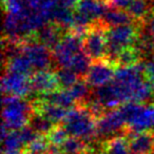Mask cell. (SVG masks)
<instances>
[{
    "instance_id": "30",
    "label": "cell",
    "mask_w": 154,
    "mask_h": 154,
    "mask_svg": "<svg viewBox=\"0 0 154 154\" xmlns=\"http://www.w3.org/2000/svg\"><path fill=\"white\" fill-rule=\"evenodd\" d=\"M26 0H3L5 12H18L26 9Z\"/></svg>"
},
{
    "instance_id": "31",
    "label": "cell",
    "mask_w": 154,
    "mask_h": 154,
    "mask_svg": "<svg viewBox=\"0 0 154 154\" xmlns=\"http://www.w3.org/2000/svg\"><path fill=\"white\" fill-rule=\"evenodd\" d=\"M145 36L147 37V39L150 41L152 48L154 50V16L150 17L148 19V22L146 24V34Z\"/></svg>"
},
{
    "instance_id": "9",
    "label": "cell",
    "mask_w": 154,
    "mask_h": 154,
    "mask_svg": "<svg viewBox=\"0 0 154 154\" xmlns=\"http://www.w3.org/2000/svg\"><path fill=\"white\" fill-rule=\"evenodd\" d=\"M114 64L106 59L93 61L86 75V82L92 88H101L113 80L115 75Z\"/></svg>"
},
{
    "instance_id": "28",
    "label": "cell",
    "mask_w": 154,
    "mask_h": 154,
    "mask_svg": "<svg viewBox=\"0 0 154 154\" xmlns=\"http://www.w3.org/2000/svg\"><path fill=\"white\" fill-rule=\"evenodd\" d=\"M70 135L68 134V132L66 131V129L63 127H60L56 125L50 133L47 135L48 140L50 141V143L53 146H57V147H60L64 141L68 139V137Z\"/></svg>"
},
{
    "instance_id": "16",
    "label": "cell",
    "mask_w": 154,
    "mask_h": 154,
    "mask_svg": "<svg viewBox=\"0 0 154 154\" xmlns=\"http://www.w3.org/2000/svg\"><path fill=\"white\" fill-rule=\"evenodd\" d=\"M5 62V66H7V72L18 73V74L26 75V76L33 74L32 71L34 68H33L29 58L21 52V50H20L19 53L12 56L11 58L7 59Z\"/></svg>"
},
{
    "instance_id": "25",
    "label": "cell",
    "mask_w": 154,
    "mask_h": 154,
    "mask_svg": "<svg viewBox=\"0 0 154 154\" xmlns=\"http://www.w3.org/2000/svg\"><path fill=\"white\" fill-rule=\"evenodd\" d=\"M56 76H57L60 89H66V90L70 89L71 87L74 86L79 80L78 79V75L74 71L66 68H60L56 72Z\"/></svg>"
},
{
    "instance_id": "1",
    "label": "cell",
    "mask_w": 154,
    "mask_h": 154,
    "mask_svg": "<svg viewBox=\"0 0 154 154\" xmlns=\"http://www.w3.org/2000/svg\"><path fill=\"white\" fill-rule=\"evenodd\" d=\"M86 106H78L68 111L62 127L70 136L84 141H92L97 136V120Z\"/></svg>"
},
{
    "instance_id": "6",
    "label": "cell",
    "mask_w": 154,
    "mask_h": 154,
    "mask_svg": "<svg viewBox=\"0 0 154 154\" xmlns=\"http://www.w3.org/2000/svg\"><path fill=\"white\" fill-rule=\"evenodd\" d=\"M21 52L29 58L33 68L37 71H47L53 61V53L49 48L41 45L39 41L28 39L21 41Z\"/></svg>"
},
{
    "instance_id": "5",
    "label": "cell",
    "mask_w": 154,
    "mask_h": 154,
    "mask_svg": "<svg viewBox=\"0 0 154 154\" xmlns=\"http://www.w3.org/2000/svg\"><path fill=\"white\" fill-rule=\"evenodd\" d=\"M84 50V36L69 33L53 49V59L59 68L70 69L74 58Z\"/></svg>"
},
{
    "instance_id": "3",
    "label": "cell",
    "mask_w": 154,
    "mask_h": 154,
    "mask_svg": "<svg viewBox=\"0 0 154 154\" xmlns=\"http://www.w3.org/2000/svg\"><path fill=\"white\" fill-rule=\"evenodd\" d=\"M129 133L148 132L154 128V105L127 103L119 107Z\"/></svg>"
},
{
    "instance_id": "19",
    "label": "cell",
    "mask_w": 154,
    "mask_h": 154,
    "mask_svg": "<svg viewBox=\"0 0 154 154\" xmlns=\"http://www.w3.org/2000/svg\"><path fill=\"white\" fill-rule=\"evenodd\" d=\"M52 23H55L61 30H72L74 26V12L71 9H66L57 5L54 11Z\"/></svg>"
},
{
    "instance_id": "29",
    "label": "cell",
    "mask_w": 154,
    "mask_h": 154,
    "mask_svg": "<svg viewBox=\"0 0 154 154\" xmlns=\"http://www.w3.org/2000/svg\"><path fill=\"white\" fill-rule=\"evenodd\" d=\"M143 76L146 78V82L151 86V88L154 91V56L145 62Z\"/></svg>"
},
{
    "instance_id": "2",
    "label": "cell",
    "mask_w": 154,
    "mask_h": 154,
    "mask_svg": "<svg viewBox=\"0 0 154 154\" xmlns=\"http://www.w3.org/2000/svg\"><path fill=\"white\" fill-rule=\"evenodd\" d=\"M2 107L3 126L11 131H17L29 126L34 113L33 105L21 97L3 95Z\"/></svg>"
},
{
    "instance_id": "10",
    "label": "cell",
    "mask_w": 154,
    "mask_h": 154,
    "mask_svg": "<svg viewBox=\"0 0 154 154\" xmlns=\"http://www.w3.org/2000/svg\"><path fill=\"white\" fill-rule=\"evenodd\" d=\"M125 125H127L126 118L119 108L106 111L97 119V135L108 137L122 130Z\"/></svg>"
},
{
    "instance_id": "21",
    "label": "cell",
    "mask_w": 154,
    "mask_h": 154,
    "mask_svg": "<svg viewBox=\"0 0 154 154\" xmlns=\"http://www.w3.org/2000/svg\"><path fill=\"white\" fill-rule=\"evenodd\" d=\"M61 154H82L89 151L86 141L76 137L70 136L60 146Z\"/></svg>"
},
{
    "instance_id": "23",
    "label": "cell",
    "mask_w": 154,
    "mask_h": 154,
    "mask_svg": "<svg viewBox=\"0 0 154 154\" xmlns=\"http://www.w3.org/2000/svg\"><path fill=\"white\" fill-rule=\"evenodd\" d=\"M139 54H140V51L137 48H135V45L125 49L118 55L115 64H117L118 66H134L139 62Z\"/></svg>"
},
{
    "instance_id": "26",
    "label": "cell",
    "mask_w": 154,
    "mask_h": 154,
    "mask_svg": "<svg viewBox=\"0 0 154 154\" xmlns=\"http://www.w3.org/2000/svg\"><path fill=\"white\" fill-rule=\"evenodd\" d=\"M2 151H20V150H22V148L26 147L19 130L11 131L5 136V138L2 139Z\"/></svg>"
},
{
    "instance_id": "12",
    "label": "cell",
    "mask_w": 154,
    "mask_h": 154,
    "mask_svg": "<svg viewBox=\"0 0 154 154\" xmlns=\"http://www.w3.org/2000/svg\"><path fill=\"white\" fill-rule=\"evenodd\" d=\"M75 9V12L82 14L93 23L103 17L109 7L103 0H79Z\"/></svg>"
},
{
    "instance_id": "17",
    "label": "cell",
    "mask_w": 154,
    "mask_h": 154,
    "mask_svg": "<svg viewBox=\"0 0 154 154\" xmlns=\"http://www.w3.org/2000/svg\"><path fill=\"white\" fill-rule=\"evenodd\" d=\"M103 24L105 26L115 28V26L130 24L132 22L133 18L130 16L128 12H125L124 10L116 9V8H109L103 17L101 18Z\"/></svg>"
},
{
    "instance_id": "8",
    "label": "cell",
    "mask_w": 154,
    "mask_h": 154,
    "mask_svg": "<svg viewBox=\"0 0 154 154\" xmlns=\"http://www.w3.org/2000/svg\"><path fill=\"white\" fill-rule=\"evenodd\" d=\"M1 91L3 95H13L23 98L33 91L30 77L5 71L1 78Z\"/></svg>"
},
{
    "instance_id": "22",
    "label": "cell",
    "mask_w": 154,
    "mask_h": 154,
    "mask_svg": "<svg viewBox=\"0 0 154 154\" xmlns=\"http://www.w3.org/2000/svg\"><path fill=\"white\" fill-rule=\"evenodd\" d=\"M29 126H30L35 132L38 133L39 135H48L50 133V131H51L56 125L52 124L50 120H48L47 118L43 117L42 115L34 112L30 119Z\"/></svg>"
},
{
    "instance_id": "20",
    "label": "cell",
    "mask_w": 154,
    "mask_h": 154,
    "mask_svg": "<svg viewBox=\"0 0 154 154\" xmlns=\"http://www.w3.org/2000/svg\"><path fill=\"white\" fill-rule=\"evenodd\" d=\"M105 154H131L129 143L124 136H113L103 143Z\"/></svg>"
},
{
    "instance_id": "18",
    "label": "cell",
    "mask_w": 154,
    "mask_h": 154,
    "mask_svg": "<svg viewBox=\"0 0 154 154\" xmlns=\"http://www.w3.org/2000/svg\"><path fill=\"white\" fill-rule=\"evenodd\" d=\"M43 100L56 105L58 107H61L66 110L71 109L75 103V99L71 95L70 91L66 90V89H58L55 92L51 93L49 95H45L43 97Z\"/></svg>"
},
{
    "instance_id": "11",
    "label": "cell",
    "mask_w": 154,
    "mask_h": 154,
    "mask_svg": "<svg viewBox=\"0 0 154 154\" xmlns=\"http://www.w3.org/2000/svg\"><path fill=\"white\" fill-rule=\"evenodd\" d=\"M30 79L33 91L43 96L51 94L60 89L56 73H52L49 70L36 71L31 75Z\"/></svg>"
},
{
    "instance_id": "14",
    "label": "cell",
    "mask_w": 154,
    "mask_h": 154,
    "mask_svg": "<svg viewBox=\"0 0 154 154\" xmlns=\"http://www.w3.org/2000/svg\"><path fill=\"white\" fill-rule=\"evenodd\" d=\"M33 109H34V112L42 115L43 117H45L54 125L63 122L69 111V110H66L61 107L48 103L43 99H40L35 105H33Z\"/></svg>"
},
{
    "instance_id": "4",
    "label": "cell",
    "mask_w": 154,
    "mask_h": 154,
    "mask_svg": "<svg viewBox=\"0 0 154 154\" xmlns=\"http://www.w3.org/2000/svg\"><path fill=\"white\" fill-rule=\"evenodd\" d=\"M138 39L137 29L133 24L111 28L107 31V58L109 61L115 64L118 55L130 47H134V43Z\"/></svg>"
},
{
    "instance_id": "32",
    "label": "cell",
    "mask_w": 154,
    "mask_h": 154,
    "mask_svg": "<svg viewBox=\"0 0 154 154\" xmlns=\"http://www.w3.org/2000/svg\"><path fill=\"white\" fill-rule=\"evenodd\" d=\"M79 0H55L56 5L58 7L61 8H66V9H71L73 8H76L77 3H78Z\"/></svg>"
},
{
    "instance_id": "13",
    "label": "cell",
    "mask_w": 154,
    "mask_h": 154,
    "mask_svg": "<svg viewBox=\"0 0 154 154\" xmlns=\"http://www.w3.org/2000/svg\"><path fill=\"white\" fill-rule=\"evenodd\" d=\"M129 147L131 154H153L154 134L151 131L130 133Z\"/></svg>"
},
{
    "instance_id": "33",
    "label": "cell",
    "mask_w": 154,
    "mask_h": 154,
    "mask_svg": "<svg viewBox=\"0 0 154 154\" xmlns=\"http://www.w3.org/2000/svg\"><path fill=\"white\" fill-rule=\"evenodd\" d=\"M2 154H26L24 151L20 150V151H2Z\"/></svg>"
},
{
    "instance_id": "24",
    "label": "cell",
    "mask_w": 154,
    "mask_h": 154,
    "mask_svg": "<svg viewBox=\"0 0 154 154\" xmlns=\"http://www.w3.org/2000/svg\"><path fill=\"white\" fill-rule=\"evenodd\" d=\"M127 12L133 19L141 20L149 15L150 7L148 0H133L128 7Z\"/></svg>"
},
{
    "instance_id": "7",
    "label": "cell",
    "mask_w": 154,
    "mask_h": 154,
    "mask_svg": "<svg viewBox=\"0 0 154 154\" xmlns=\"http://www.w3.org/2000/svg\"><path fill=\"white\" fill-rule=\"evenodd\" d=\"M84 50L93 60L103 59L107 56V32L101 26H93L84 36Z\"/></svg>"
},
{
    "instance_id": "15",
    "label": "cell",
    "mask_w": 154,
    "mask_h": 154,
    "mask_svg": "<svg viewBox=\"0 0 154 154\" xmlns=\"http://www.w3.org/2000/svg\"><path fill=\"white\" fill-rule=\"evenodd\" d=\"M36 40L49 49L53 50L61 40V29L55 23H48L35 34Z\"/></svg>"
},
{
    "instance_id": "27",
    "label": "cell",
    "mask_w": 154,
    "mask_h": 154,
    "mask_svg": "<svg viewBox=\"0 0 154 154\" xmlns=\"http://www.w3.org/2000/svg\"><path fill=\"white\" fill-rule=\"evenodd\" d=\"M89 87L90 86H89L88 82L82 79H79L74 86H72L68 90L70 91L71 95L75 99V101H84L85 99H88L89 93H90Z\"/></svg>"
}]
</instances>
